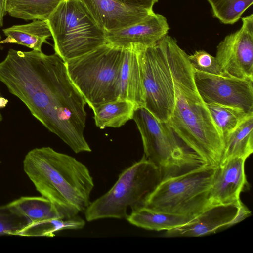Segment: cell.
Instances as JSON below:
<instances>
[{
	"label": "cell",
	"mask_w": 253,
	"mask_h": 253,
	"mask_svg": "<svg viewBox=\"0 0 253 253\" xmlns=\"http://www.w3.org/2000/svg\"><path fill=\"white\" fill-rule=\"evenodd\" d=\"M6 38L0 43H13L25 46L33 50L42 51L44 43L51 36L45 20H34L32 22L13 25L2 30Z\"/></svg>",
	"instance_id": "d6986e66"
},
{
	"label": "cell",
	"mask_w": 253,
	"mask_h": 253,
	"mask_svg": "<svg viewBox=\"0 0 253 253\" xmlns=\"http://www.w3.org/2000/svg\"><path fill=\"white\" fill-rule=\"evenodd\" d=\"M6 0H0V27L3 25V18L6 13Z\"/></svg>",
	"instance_id": "f1b7e54d"
},
{
	"label": "cell",
	"mask_w": 253,
	"mask_h": 253,
	"mask_svg": "<svg viewBox=\"0 0 253 253\" xmlns=\"http://www.w3.org/2000/svg\"><path fill=\"white\" fill-rule=\"evenodd\" d=\"M162 41L175 95L172 114L167 123L189 150L206 164L216 166L222 157L223 139L197 89L188 55L171 36L167 34Z\"/></svg>",
	"instance_id": "7a4b0ae2"
},
{
	"label": "cell",
	"mask_w": 253,
	"mask_h": 253,
	"mask_svg": "<svg viewBox=\"0 0 253 253\" xmlns=\"http://www.w3.org/2000/svg\"><path fill=\"white\" fill-rule=\"evenodd\" d=\"M79 0L105 33L133 25L154 12L128 6L116 0Z\"/></svg>",
	"instance_id": "5bb4252c"
},
{
	"label": "cell",
	"mask_w": 253,
	"mask_h": 253,
	"mask_svg": "<svg viewBox=\"0 0 253 253\" xmlns=\"http://www.w3.org/2000/svg\"><path fill=\"white\" fill-rule=\"evenodd\" d=\"M223 141L221 162L233 158L246 160L253 152V114L247 117Z\"/></svg>",
	"instance_id": "ffe728a7"
},
{
	"label": "cell",
	"mask_w": 253,
	"mask_h": 253,
	"mask_svg": "<svg viewBox=\"0 0 253 253\" xmlns=\"http://www.w3.org/2000/svg\"><path fill=\"white\" fill-rule=\"evenodd\" d=\"M239 202L236 204H211L188 223L166 231L164 237H201L226 228L237 214Z\"/></svg>",
	"instance_id": "9a60e30c"
},
{
	"label": "cell",
	"mask_w": 253,
	"mask_h": 253,
	"mask_svg": "<svg viewBox=\"0 0 253 253\" xmlns=\"http://www.w3.org/2000/svg\"><path fill=\"white\" fill-rule=\"evenodd\" d=\"M45 21L53 40L55 53L64 62L107 42L105 32L79 0H62Z\"/></svg>",
	"instance_id": "52a82bcc"
},
{
	"label": "cell",
	"mask_w": 253,
	"mask_h": 253,
	"mask_svg": "<svg viewBox=\"0 0 253 253\" xmlns=\"http://www.w3.org/2000/svg\"><path fill=\"white\" fill-rule=\"evenodd\" d=\"M193 74L197 89L206 104L230 106L253 113V80L211 74L194 69Z\"/></svg>",
	"instance_id": "30bf717a"
},
{
	"label": "cell",
	"mask_w": 253,
	"mask_h": 253,
	"mask_svg": "<svg viewBox=\"0 0 253 253\" xmlns=\"http://www.w3.org/2000/svg\"><path fill=\"white\" fill-rule=\"evenodd\" d=\"M29 224L27 218L11 202L0 206V236H21Z\"/></svg>",
	"instance_id": "d4e9b609"
},
{
	"label": "cell",
	"mask_w": 253,
	"mask_h": 253,
	"mask_svg": "<svg viewBox=\"0 0 253 253\" xmlns=\"http://www.w3.org/2000/svg\"><path fill=\"white\" fill-rule=\"evenodd\" d=\"M11 203L29 221L21 236L36 237L44 224L53 219L63 218L53 203L42 196L21 197Z\"/></svg>",
	"instance_id": "2e32d148"
},
{
	"label": "cell",
	"mask_w": 253,
	"mask_h": 253,
	"mask_svg": "<svg viewBox=\"0 0 253 253\" xmlns=\"http://www.w3.org/2000/svg\"><path fill=\"white\" fill-rule=\"evenodd\" d=\"M169 30L166 18L154 12L139 22L106 32V39L107 42L119 48H127L135 45L147 47L156 44Z\"/></svg>",
	"instance_id": "4fadbf2b"
},
{
	"label": "cell",
	"mask_w": 253,
	"mask_h": 253,
	"mask_svg": "<svg viewBox=\"0 0 253 253\" xmlns=\"http://www.w3.org/2000/svg\"><path fill=\"white\" fill-rule=\"evenodd\" d=\"M194 218L157 211L143 206L132 211L126 219L130 224L139 228L166 231L183 226Z\"/></svg>",
	"instance_id": "ac0fdd59"
},
{
	"label": "cell",
	"mask_w": 253,
	"mask_h": 253,
	"mask_svg": "<svg viewBox=\"0 0 253 253\" xmlns=\"http://www.w3.org/2000/svg\"><path fill=\"white\" fill-rule=\"evenodd\" d=\"M132 119L140 133L144 156L163 178L182 173L206 164L178 140L167 122L158 120L144 107H136Z\"/></svg>",
	"instance_id": "ba28073f"
},
{
	"label": "cell",
	"mask_w": 253,
	"mask_h": 253,
	"mask_svg": "<svg viewBox=\"0 0 253 253\" xmlns=\"http://www.w3.org/2000/svg\"><path fill=\"white\" fill-rule=\"evenodd\" d=\"M246 160L233 158L221 161L216 166L210 190L211 204H236L241 200V193L248 187L245 172Z\"/></svg>",
	"instance_id": "7c38bea8"
},
{
	"label": "cell",
	"mask_w": 253,
	"mask_h": 253,
	"mask_svg": "<svg viewBox=\"0 0 253 253\" xmlns=\"http://www.w3.org/2000/svg\"><path fill=\"white\" fill-rule=\"evenodd\" d=\"M193 69L202 72L223 75L215 57L203 50H197L188 55Z\"/></svg>",
	"instance_id": "484cf974"
},
{
	"label": "cell",
	"mask_w": 253,
	"mask_h": 253,
	"mask_svg": "<svg viewBox=\"0 0 253 253\" xmlns=\"http://www.w3.org/2000/svg\"><path fill=\"white\" fill-rule=\"evenodd\" d=\"M211 8L213 17L224 24L237 22L245 11L253 3V0H206Z\"/></svg>",
	"instance_id": "cb8c5ba5"
},
{
	"label": "cell",
	"mask_w": 253,
	"mask_h": 253,
	"mask_svg": "<svg viewBox=\"0 0 253 253\" xmlns=\"http://www.w3.org/2000/svg\"><path fill=\"white\" fill-rule=\"evenodd\" d=\"M62 0H6V11L24 20H46Z\"/></svg>",
	"instance_id": "7402d4cb"
},
{
	"label": "cell",
	"mask_w": 253,
	"mask_h": 253,
	"mask_svg": "<svg viewBox=\"0 0 253 253\" xmlns=\"http://www.w3.org/2000/svg\"><path fill=\"white\" fill-rule=\"evenodd\" d=\"M118 99L129 101L144 107L143 92L136 45L125 48L120 70Z\"/></svg>",
	"instance_id": "e0dca14e"
},
{
	"label": "cell",
	"mask_w": 253,
	"mask_h": 253,
	"mask_svg": "<svg viewBox=\"0 0 253 253\" xmlns=\"http://www.w3.org/2000/svg\"><path fill=\"white\" fill-rule=\"evenodd\" d=\"M223 139L249 115L244 110L217 104H206Z\"/></svg>",
	"instance_id": "603a6c76"
},
{
	"label": "cell",
	"mask_w": 253,
	"mask_h": 253,
	"mask_svg": "<svg viewBox=\"0 0 253 253\" xmlns=\"http://www.w3.org/2000/svg\"><path fill=\"white\" fill-rule=\"evenodd\" d=\"M137 46L144 108L167 122L175 103L174 84L162 39L151 46Z\"/></svg>",
	"instance_id": "9c48e42d"
},
{
	"label": "cell",
	"mask_w": 253,
	"mask_h": 253,
	"mask_svg": "<svg viewBox=\"0 0 253 253\" xmlns=\"http://www.w3.org/2000/svg\"><path fill=\"white\" fill-rule=\"evenodd\" d=\"M251 215V211L240 200L238 204V210L237 214L233 219L227 225L226 228L239 223Z\"/></svg>",
	"instance_id": "83f0119b"
},
{
	"label": "cell",
	"mask_w": 253,
	"mask_h": 253,
	"mask_svg": "<svg viewBox=\"0 0 253 253\" xmlns=\"http://www.w3.org/2000/svg\"><path fill=\"white\" fill-rule=\"evenodd\" d=\"M24 171L36 190L53 203L63 218L84 212L94 182L83 163L50 147L34 148L23 161Z\"/></svg>",
	"instance_id": "3957f363"
},
{
	"label": "cell",
	"mask_w": 253,
	"mask_h": 253,
	"mask_svg": "<svg viewBox=\"0 0 253 253\" xmlns=\"http://www.w3.org/2000/svg\"><path fill=\"white\" fill-rule=\"evenodd\" d=\"M242 21L239 29L219 43L215 58L223 76L253 80V14Z\"/></svg>",
	"instance_id": "8fae6325"
},
{
	"label": "cell",
	"mask_w": 253,
	"mask_h": 253,
	"mask_svg": "<svg viewBox=\"0 0 253 253\" xmlns=\"http://www.w3.org/2000/svg\"><path fill=\"white\" fill-rule=\"evenodd\" d=\"M1 39V36H0V44H1V43H0Z\"/></svg>",
	"instance_id": "4dcf8cb0"
},
{
	"label": "cell",
	"mask_w": 253,
	"mask_h": 253,
	"mask_svg": "<svg viewBox=\"0 0 253 253\" xmlns=\"http://www.w3.org/2000/svg\"><path fill=\"white\" fill-rule=\"evenodd\" d=\"M162 179L158 167L143 155L120 173L106 193L90 203L84 212L86 220L126 219L127 210L132 211L143 207Z\"/></svg>",
	"instance_id": "5b68a950"
},
{
	"label": "cell",
	"mask_w": 253,
	"mask_h": 253,
	"mask_svg": "<svg viewBox=\"0 0 253 253\" xmlns=\"http://www.w3.org/2000/svg\"><path fill=\"white\" fill-rule=\"evenodd\" d=\"M216 166L203 164L162 179L144 206L153 210L195 217L210 206V190Z\"/></svg>",
	"instance_id": "8992f818"
},
{
	"label": "cell",
	"mask_w": 253,
	"mask_h": 253,
	"mask_svg": "<svg viewBox=\"0 0 253 253\" xmlns=\"http://www.w3.org/2000/svg\"><path fill=\"white\" fill-rule=\"evenodd\" d=\"M136 107L132 102L121 99L100 104L92 109L95 125L101 129L120 127L132 119Z\"/></svg>",
	"instance_id": "44dd1931"
},
{
	"label": "cell",
	"mask_w": 253,
	"mask_h": 253,
	"mask_svg": "<svg viewBox=\"0 0 253 253\" xmlns=\"http://www.w3.org/2000/svg\"><path fill=\"white\" fill-rule=\"evenodd\" d=\"M0 82L75 153L91 151L84 134L86 103L58 55L10 49L0 62Z\"/></svg>",
	"instance_id": "6da1fadb"
},
{
	"label": "cell",
	"mask_w": 253,
	"mask_h": 253,
	"mask_svg": "<svg viewBox=\"0 0 253 253\" xmlns=\"http://www.w3.org/2000/svg\"><path fill=\"white\" fill-rule=\"evenodd\" d=\"M8 101L2 97L0 92V122L2 119V116L0 113V109L4 107L7 104Z\"/></svg>",
	"instance_id": "f546056e"
},
{
	"label": "cell",
	"mask_w": 253,
	"mask_h": 253,
	"mask_svg": "<svg viewBox=\"0 0 253 253\" xmlns=\"http://www.w3.org/2000/svg\"><path fill=\"white\" fill-rule=\"evenodd\" d=\"M124 52L125 48L107 42L65 62L69 78L92 109L118 99Z\"/></svg>",
	"instance_id": "277c9868"
},
{
	"label": "cell",
	"mask_w": 253,
	"mask_h": 253,
	"mask_svg": "<svg viewBox=\"0 0 253 253\" xmlns=\"http://www.w3.org/2000/svg\"><path fill=\"white\" fill-rule=\"evenodd\" d=\"M118 2L128 6L153 10L154 4L158 0H116Z\"/></svg>",
	"instance_id": "4316f807"
}]
</instances>
